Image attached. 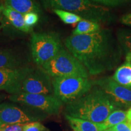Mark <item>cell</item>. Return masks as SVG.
I'll list each match as a JSON object with an SVG mask.
<instances>
[{
  "instance_id": "1",
  "label": "cell",
  "mask_w": 131,
  "mask_h": 131,
  "mask_svg": "<svg viewBox=\"0 0 131 131\" xmlns=\"http://www.w3.org/2000/svg\"><path fill=\"white\" fill-rule=\"evenodd\" d=\"M64 45L92 75L114 69L124 54L117 37L107 29L86 35H71L66 39Z\"/></svg>"
},
{
  "instance_id": "2",
  "label": "cell",
  "mask_w": 131,
  "mask_h": 131,
  "mask_svg": "<svg viewBox=\"0 0 131 131\" xmlns=\"http://www.w3.org/2000/svg\"><path fill=\"white\" fill-rule=\"evenodd\" d=\"M116 109L118 108L107 94L94 84L91 89L83 96L66 105L64 115L100 123Z\"/></svg>"
},
{
  "instance_id": "3",
  "label": "cell",
  "mask_w": 131,
  "mask_h": 131,
  "mask_svg": "<svg viewBox=\"0 0 131 131\" xmlns=\"http://www.w3.org/2000/svg\"><path fill=\"white\" fill-rule=\"evenodd\" d=\"M41 2L46 9L69 11L83 19L99 24H111L116 18L109 7L90 0H41Z\"/></svg>"
},
{
  "instance_id": "4",
  "label": "cell",
  "mask_w": 131,
  "mask_h": 131,
  "mask_svg": "<svg viewBox=\"0 0 131 131\" xmlns=\"http://www.w3.org/2000/svg\"><path fill=\"white\" fill-rule=\"evenodd\" d=\"M53 95L64 104L77 100L88 92L94 86L89 78L64 77L52 78Z\"/></svg>"
},
{
  "instance_id": "5",
  "label": "cell",
  "mask_w": 131,
  "mask_h": 131,
  "mask_svg": "<svg viewBox=\"0 0 131 131\" xmlns=\"http://www.w3.org/2000/svg\"><path fill=\"white\" fill-rule=\"evenodd\" d=\"M41 67L52 78L64 77L89 78V74L84 66L69 50L64 48Z\"/></svg>"
},
{
  "instance_id": "6",
  "label": "cell",
  "mask_w": 131,
  "mask_h": 131,
  "mask_svg": "<svg viewBox=\"0 0 131 131\" xmlns=\"http://www.w3.org/2000/svg\"><path fill=\"white\" fill-rule=\"evenodd\" d=\"M30 48L34 62L41 66L63 48L58 34L55 32L32 33Z\"/></svg>"
},
{
  "instance_id": "7",
  "label": "cell",
  "mask_w": 131,
  "mask_h": 131,
  "mask_svg": "<svg viewBox=\"0 0 131 131\" xmlns=\"http://www.w3.org/2000/svg\"><path fill=\"white\" fill-rule=\"evenodd\" d=\"M46 114L34 108L13 102L0 104V120L3 124H25L46 118Z\"/></svg>"
},
{
  "instance_id": "8",
  "label": "cell",
  "mask_w": 131,
  "mask_h": 131,
  "mask_svg": "<svg viewBox=\"0 0 131 131\" xmlns=\"http://www.w3.org/2000/svg\"><path fill=\"white\" fill-rule=\"evenodd\" d=\"M9 101L42 111L47 115L59 114L64 104L53 95L35 94L20 92L10 95Z\"/></svg>"
},
{
  "instance_id": "9",
  "label": "cell",
  "mask_w": 131,
  "mask_h": 131,
  "mask_svg": "<svg viewBox=\"0 0 131 131\" xmlns=\"http://www.w3.org/2000/svg\"><path fill=\"white\" fill-rule=\"evenodd\" d=\"M21 92L53 95L52 78L41 66L34 68L23 81Z\"/></svg>"
},
{
  "instance_id": "10",
  "label": "cell",
  "mask_w": 131,
  "mask_h": 131,
  "mask_svg": "<svg viewBox=\"0 0 131 131\" xmlns=\"http://www.w3.org/2000/svg\"><path fill=\"white\" fill-rule=\"evenodd\" d=\"M93 82L107 94L118 109L131 107V88L119 84L112 77H103Z\"/></svg>"
},
{
  "instance_id": "11",
  "label": "cell",
  "mask_w": 131,
  "mask_h": 131,
  "mask_svg": "<svg viewBox=\"0 0 131 131\" xmlns=\"http://www.w3.org/2000/svg\"><path fill=\"white\" fill-rule=\"evenodd\" d=\"M33 69L29 66L15 69H0V91L10 95L20 93L23 81Z\"/></svg>"
},
{
  "instance_id": "12",
  "label": "cell",
  "mask_w": 131,
  "mask_h": 131,
  "mask_svg": "<svg viewBox=\"0 0 131 131\" xmlns=\"http://www.w3.org/2000/svg\"><path fill=\"white\" fill-rule=\"evenodd\" d=\"M25 60L17 52L10 49H0V69H15L26 66Z\"/></svg>"
},
{
  "instance_id": "13",
  "label": "cell",
  "mask_w": 131,
  "mask_h": 131,
  "mask_svg": "<svg viewBox=\"0 0 131 131\" xmlns=\"http://www.w3.org/2000/svg\"><path fill=\"white\" fill-rule=\"evenodd\" d=\"M2 5L7 6L23 15L29 12L40 14L41 12L40 6L34 0H3Z\"/></svg>"
},
{
  "instance_id": "14",
  "label": "cell",
  "mask_w": 131,
  "mask_h": 131,
  "mask_svg": "<svg viewBox=\"0 0 131 131\" xmlns=\"http://www.w3.org/2000/svg\"><path fill=\"white\" fill-rule=\"evenodd\" d=\"M3 6V15L6 18L12 27H14L16 30L25 33H28L32 31V29L29 28L26 26L24 22L23 14L7 6Z\"/></svg>"
},
{
  "instance_id": "15",
  "label": "cell",
  "mask_w": 131,
  "mask_h": 131,
  "mask_svg": "<svg viewBox=\"0 0 131 131\" xmlns=\"http://www.w3.org/2000/svg\"><path fill=\"white\" fill-rule=\"evenodd\" d=\"M64 116L69 123L70 127L75 131H104L100 123L72 117L68 115H64Z\"/></svg>"
},
{
  "instance_id": "16",
  "label": "cell",
  "mask_w": 131,
  "mask_h": 131,
  "mask_svg": "<svg viewBox=\"0 0 131 131\" xmlns=\"http://www.w3.org/2000/svg\"><path fill=\"white\" fill-rule=\"evenodd\" d=\"M112 78L119 84L131 88V64L125 62L121 65L117 69Z\"/></svg>"
},
{
  "instance_id": "17",
  "label": "cell",
  "mask_w": 131,
  "mask_h": 131,
  "mask_svg": "<svg viewBox=\"0 0 131 131\" xmlns=\"http://www.w3.org/2000/svg\"><path fill=\"white\" fill-rule=\"evenodd\" d=\"M127 121V111L118 109L113 111L104 122L100 123V125L103 130H105Z\"/></svg>"
},
{
  "instance_id": "18",
  "label": "cell",
  "mask_w": 131,
  "mask_h": 131,
  "mask_svg": "<svg viewBox=\"0 0 131 131\" xmlns=\"http://www.w3.org/2000/svg\"><path fill=\"white\" fill-rule=\"evenodd\" d=\"M100 29V24L98 23L83 19L78 23L76 28L72 32V35H86V34L96 32Z\"/></svg>"
},
{
  "instance_id": "19",
  "label": "cell",
  "mask_w": 131,
  "mask_h": 131,
  "mask_svg": "<svg viewBox=\"0 0 131 131\" xmlns=\"http://www.w3.org/2000/svg\"><path fill=\"white\" fill-rule=\"evenodd\" d=\"M116 37L124 55L131 53V29H119Z\"/></svg>"
},
{
  "instance_id": "20",
  "label": "cell",
  "mask_w": 131,
  "mask_h": 131,
  "mask_svg": "<svg viewBox=\"0 0 131 131\" xmlns=\"http://www.w3.org/2000/svg\"><path fill=\"white\" fill-rule=\"evenodd\" d=\"M52 11L66 24H74L83 20L80 16L69 11L60 9H53Z\"/></svg>"
},
{
  "instance_id": "21",
  "label": "cell",
  "mask_w": 131,
  "mask_h": 131,
  "mask_svg": "<svg viewBox=\"0 0 131 131\" xmlns=\"http://www.w3.org/2000/svg\"><path fill=\"white\" fill-rule=\"evenodd\" d=\"M106 7H117L129 3L130 0H90Z\"/></svg>"
},
{
  "instance_id": "22",
  "label": "cell",
  "mask_w": 131,
  "mask_h": 131,
  "mask_svg": "<svg viewBox=\"0 0 131 131\" xmlns=\"http://www.w3.org/2000/svg\"><path fill=\"white\" fill-rule=\"evenodd\" d=\"M24 22L27 27L32 29L37 24L39 20V15L36 12H29L24 15Z\"/></svg>"
},
{
  "instance_id": "23",
  "label": "cell",
  "mask_w": 131,
  "mask_h": 131,
  "mask_svg": "<svg viewBox=\"0 0 131 131\" xmlns=\"http://www.w3.org/2000/svg\"><path fill=\"white\" fill-rule=\"evenodd\" d=\"M24 131H49L40 122H35L26 124Z\"/></svg>"
},
{
  "instance_id": "24",
  "label": "cell",
  "mask_w": 131,
  "mask_h": 131,
  "mask_svg": "<svg viewBox=\"0 0 131 131\" xmlns=\"http://www.w3.org/2000/svg\"><path fill=\"white\" fill-rule=\"evenodd\" d=\"M25 124H4L0 129V131H24Z\"/></svg>"
},
{
  "instance_id": "25",
  "label": "cell",
  "mask_w": 131,
  "mask_h": 131,
  "mask_svg": "<svg viewBox=\"0 0 131 131\" xmlns=\"http://www.w3.org/2000/svg\"><path fill=\"white\" fill-rule=\"evenodd\" d=\"M111 129L115 131H131V123L127 121L121 123Z\"/></svg>"
},
{
  "instance_id": "26",
  "label": "cell",
  "mask_w": 131,
  "mask_h": 131,
  "mask_svg": "<svg viewBox=\"0 0 131 131\" xmlns=\"http://www.w3.org/2000/svg\"><path fill=\"white\" fill-rule=\"evenodd\" d=\"M12 26L4 15H0V34H3L4 32L10 29Z\"/></svg>"
},
{
  "instance_id": "27",
  "label": "cell",
  "mask_w": 131,
  "mask_h": 131,
  "mask_svg": "<svg viewBox=\"0 0 131 131\" xmlns=\"http://www.w3.org/2000/svg\"><path fill=\"white\" fill-rule=\"evenodd\" d=\"M120 22L124 25L131 26V13H129L122 16L120 18Z\"/></svg>"
},
{
  "instance_id": "28",
  "label": "cell",
  "mask_w": 131,
  "mask_h": 131,
  "mask_svg": "<svg viewBox=\"0 0 131 131\" xmlns=\"http://www.w3.org/2000/svg\"><path fill=\"white\" fill-rule=\"evenodd\" d=\"M6 98H7V95H6V94L0 92V104L3 103V101H4Z\"/></svg>"
},
{
  "instance_id": "29",
  "label": "cell",
  "mask_w": 131,
  "mask_h": 131,
  "mask_svg": "<svg viewBox=\"0 0 131 131\" xmlns=\"http://www.w3.org/2000/svg\"><path fill=\"white\" fill-rule=\"evenodd\" d=\"M127 122H129L131 123V107L127 111Z\"/></svg>"
},
{
  "instance_id": "30",
  "label": "cell",
  "mask_w": 131,
  "mask_h": 131,
  "mask_svg": "<svg viewBox=\"0 0 131 131\" xmlns=\"http://www.w3.org/2000/svg\"><path fill=\"white\" fill-rule=\"evenodd\" d=\"M126 57V61L127 63L131 64V53H127L125 55Z\"/></svg>"
},
{
  "instance_id": "31",
  "label": "cell",
  "mask_w": 131,
  "mask_h": 131,
  "mask_svg": "<svg viewBox=\"0 0 131 131\" xmlns=\"http://www.w3.org/2000/svg\"><path fill=\"white\" fill-rule=\"evenodd\" d=\"M3 12V6H0V15Z\"/></svg>"
},
{
  "instance_id": "32",
  "label": "cell",
  "mask_w": 131,
  "mask_h": 131,
  "mask_svg": "<svg viewBox=\"0 0 131 131\" xmlns=\"http://www.w3.org/2000/svg\"><path fill=\"white\" fill-rule=\"evenodd\" d=\"M3 124H3V123L1 122V121L0 120V129H1V127H2V126H3Z\"/></svg>"
},
{
  "instance_id": "33",
  "label": "cell",
  "mask_w": 131,
  "mask_h": 131,
  "mask_svg": "<svg viewBox=\"0 0 131 131\" xmlns=\"http://www.w3.org/2000/svg\"><path fill=\"white\" fill-rule=\"evenodd\" d=\"M104 131H115V130H112V129H111V128H109V129H106V130H104Z\"/></svg>"
}]
</instances>
